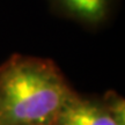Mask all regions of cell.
<instances>
[{
    "label": "cell",
    "mask_w": 125,
    "mask_h": 125,
    "mask_svg": "<svg viewBox=\"0 0 125 125\" xmlns=\"http://www.w3.org/2000/svg\"><path fill=\"white\" fill-rule=\"evenodd\" d=\"M116 0H49L56 13L88 28H97L107 21Z\"/></svg>",
    "instance_id": "3957f363"
},
{
    "label": "cell",
    "mask_w": 125,
    "mask_h": 125,
    "mask_svg": "<svg viewBox=\"0 0 125 125\" xmlns=\"http://www.w3.org/2000/svg\"><path fill=\"white\" fill-rule=\"evenodd\" d=\"M54 125H125L124 98L114 92L102 96L76 93Z\"/></svg>",
    "instance_id": "7a4b0ae2"
},
{
    "label": "cell",
    "mask_w": 125,
    "mask_h": 125,
    "mask_svg": "<svg viewBox=\"0 0 125 125\" xmlns=\"http://www.w3.org/2000/svg\"><path fill=\"white\" fill-rule=\"evenodd\" d=\"M75 94L52 60L14 54L0 65V125H54Z\"/></svg>",
    "instance_id": "6da1fadb"
}]
</instances>
